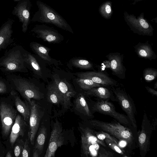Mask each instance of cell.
<instances>
[{"label": "cell", "instance_id": "f35d334b", "mask_svg": "<svg viewBox=\"0 0 157 157\" xmlns=\"http://www.w3.org/2000/svg\"><path fill=\"white\" fill-rule=\"evenodd\" d=\"M157 120L156 118H155L153 120L152 123L151 124L153 130H155L156 128Z\"/></svg>", "mask_w": 157, "mask_h": 157}, {"label": "cell", "instance_id": "8fae6325", "mask_svg": "<svg viewBox=\"0 0 157 157\" xmlns=\"http://www.w3.org/2000/svg\"><path fill=\"white\" fill-rule=\"evenodd\" d=\"M91 110L94 112L110 116L121 124L127 125L131 124L129 119L126 116L117 112L113 104L106 100L101 99L95 102Z\"/></svg>", "mask_w": 157, "mask_h": 157}, {"label": "cell", "instance_id": "5bb4252c", "mask_svg": "<svg viewBox=\"0 0 157 157\" xmlns=\"http://www.w3.org/2000/svg\"><path fill=\"white\" fill-rule=\"evenodd\" d=\"M53 82L60 93L63 100L62 108L68 109L71 106V99L76 92L71 85L59 77H54Z\"/></svg>", "mask_w": 157, "mask_h": 157}, {"label": "cell", "instance_id": "cb8c5ba5", "mask_svg": "<svg viewBox=\"0 0 157 157\" xmlns=\"http://www.w3.org/2000/svg\"><path fill=\"white\" fill-rule=\"evenodd\" d=\"M25 61L27 68L30 69L33 74L38 77L43 78V72L41 67L34 56L26 51Z\"/></svg>", "mask_w": 157, "mask_h": 157}, {"label": "cell", "instance_id": "b9f144b4", "mask_svg": "<svg viewBox=\"0 0 157 157\" xmlns=\"http://www.w3.org/2000/svg\"><path fill=\"white\" fill-rule=\"evenodd\" d=\"M157 87V82H156L155 84L154 88L155 89H156Z\"/></svg>", "mask_w": 157, "mask_h": 157}, {"label": "cell", "instance_id": "d590c367", "mask_svg": "<svg viewBox=\"0 0 157 157\" xmlns=\"http://www.w3.org/2000/svg\"><path fill=\"white\" fill-rule=\"evenodd\" d=\"M29 139L28 138L25 139L24 141L23 148L21 157H29L30 154V148L29 144Z\"/></svg>", "mask_w": 157, "mask_h": 157}, {"label": "cell", "instance_id": "d6a6232c", "mask_svg": "<svg viewBox=\"0 0 157 157\" xmlns=\"http://www.w3.org/2000/svg\"><path fill=\"white\" fill-rule=\"evenodd\" d=\"M24 144V141L21 138H18L16 141L13 149L15 156L21 157Z\"/></svg>", "mask_w": 157, "mask_h": 157}, {"label": "cell", "instance_id": "603a6c76", "mask_svg": "<svg viewBox=\"0 0 157 157\" xmlns=\"http://www.w3.org/2000/svg\"><path fill=\"white\" fill-rule=\"evenodd\" d=\"M135 51L139 57L150 60L155 59L157 56L148 43H139L134 46Z\"/></svg>", "mask_w": 157, "mask_h": 157}, {"label": "cell", "instance_id": "83f0119b", "mask_svg": "<svg viewBox=\"0 0 157 157\" xmlns=\"http://www.w3.org/2000/svg\"><path fill=\"white\" fill-rule=\"evenodd\" d=\"M99 12L101 15L105 19L111 18L113 13L112 2L107 1L103 3L100 6Z\"/></svg>", "mask_w": 157, "mask_h": 157}, {"label": "cell", "instance_id": "74e56055", "mask_svg": "<svg viewBox=\"0 0 157 157\" xmlns=\"http://www.w3.org/2000/svg\"><path fill=\"white\" fill-rule=\"evenodd\" d=\"M145 88L148 92L153 95L155 96H157V91L156 90L148 86H146Z\"/></svg>", "mask_w": 157, "mask_h": 157}, {"label": "cell", "instance_id": "4fadbf2b", "mask_svg": "<svg viewBox=\"0 0 157 157\" xmlns=\"http://www.w3.org/2000/svg\"><path fill=\"white\" fill-rule=\"evenodd\" d=\"M31 31L37 37L50 43H59L63 39L57 30L44 24L35 25Z\"/></svg>", "mask_w": 157, "mask_h": 157}, {"label": "cell", "instance_id": "ffe728a7", "mask_svg": "<svg viewBox=\"0 0 157 157\" xmlns=\"http://www.w3.org/2000/svg\"><path fill=\"white\" fill-rule=\"evenodd\" d=\"M12 25L8 23L0 29V51L6 49L13 42Z\"/></svg>", "mask_w": 157, "mask_h": 157}, {"label": "cell", "instance_id": "44dd1931", "mask_svg": "<svg viewBox=\"0 0 157 157\" xmlns=\"http://www.w3.org/2000/svg\"><path fill=\"white\" fill-rule=\"evenodd\" d=\"M46 127L42 125L40 128L33 150V157H39L42 153L47 135Z\"/></svg>", "mask_w": 157, "mask_h": 157}, {"label": "cell", "instance_id": "f546056e", "mask_svg": "<svg viewBox=\"0 0 157 157\" xmlns=\"http://www.w3.org/2000/svg\"><path fill=\"white\" fill-rule=\"evenodd\" d=\"M71 63L72 66L81 69H92L93 68L92 63L86 59H74L71 60Z\"/></svg>", "mask_w": 157, "mask_h": 157}, {"label": "cell", "instance_id": "ac0fdd59", "mask_svg": "<svg viewBox=\"0 0 157 157\" xmlns=\"http://www.w3.org/2000/svg\"><path fill=\"white\" fill-rule=\"evenodd\" d=\"M30 6L29 0H25L15 8V13L22 23V31L24 33L27 31L29 24Z\"/></svg>", "mask_w": 157, "mask_h": 157}, {"label": "cell", "instance_id": "7402d4cb", "mask_svg": "<svg viewBox=\"0 0 157 157\" xmlns=\"http://www.w3.org/2000/svg\"><path fill=\"white\" fill-rule=\"evenodd\" d=\"M30 48L35 54L43 59L52 64H56V61L49 55L50 49L36 42H32L30 44Z\"/></svg>", "mask_w": 157, "mask_h": 157}, {"label": "cell", "instance_id": "8992f818", "mask_svg": "<svg viewBox=\"0 0 157 157\" xmlns=\"http://www.w3.org/2000/svg\"><path fill=\"white\" fill-rule=\"evenodd\" d=\"M81 136V149L82 156H93L94 152L98 151L99 144L106 147L103 140L98 139L94 132L88 127H79Z\"/></svg>", "mask_w": 157, "mask_h": 157}, {"label": "cell", "instance_id": "277c9868", "mask_svg": "<svg viewBox=\"0 0 157 157\" xmlns=\"http://www.w3.org/2000/svg\"><path fill=\"white\" fill-rule=\"evenodd\" d=\"M89 123L94 128L107 132L119 140L125 142L129 147L134 145V137L131 130L119 122H107L91 119Z\"/></svg>", "mask_w": 157, "mask_h": 157}, {"label": "cell", "instance_id": "9a60e30c", "mask_svg": "<svg viewBox=\"0 0 157 157\" xmlns=\"http://www.w3.org/2000/svg\"><path fill=\"white\" fill-rule=\"evenodd\" d=\"M28 127L27 122L22 117L17 114L8 139L10 149L13 150L14 144L18 138L24 137Z\"/></svg>", "mask_w": 157, "mask_h": 157}, {"label": "cell", "instance_id": "30bf717a", "mask_svg": "<svg viewBox=\"0 0 157 157\" xmlns=\"http://www.w3.org/2000/svg\"><path fill=\"white\" fill-rule=\"evenodd\" d=\"M29 105L30 109V114L27 135L31 144L33 145L40 122L44 114V110L38 103L33 100L31 101Z\"/></svg>", "mask_w": 157, "mask_h": 157}, {"label": "cell", "instance_id": "9c48e42d", "mask_svg": "<svg viewBox=\"0 0 157 157\" xmlns=\"http://www.w3.org/2000/svg\"><path fill=\"white\" fill-rule=\"evenodd\" d=\"M153 130L150 120L147 114L144 113L141 129L138 133V144L140 155L144 157L150 150V139Z\"/></svg>", "mask_w": 157, "mask_h": 157}, {"label": "cell", "instance_id": "52a82bcc", "mask_svg": "<svg viewBox=\"0 0 157 157\" xmlns=\"http://www.w3.org/2000/svg\"><path fill=\"white\" fill-rule=\"evenodd\" d=\"M124 14L125 21L134 33L143 36L153 35L154 29L144 18L143 13L137 17L126 11L124 12Z\"/></svg>", "mask_w": 157, "mask_h": 157}, {"label": "cell", "instance_id": "6da1fadb", "mask_svg": "<svg viewBox=\"0 0 157 157\" xmlns=\"http://www.w3.org/2000/svg\"><path fill=\"white\" fill-rule=\"evenodd\" d=\"M26 51L20 45H15L7 50L0 58V70L7 74L28 72L25 61Z\"/></svg>", "mask_w": 157, "mask_h": 157}, {"label": "cell", "instance_id": "e575fe53", "mask_svg": "<svg viewBox=\"0 0 157 157\" xmlns=\"http://www.w3.org/2000/svg\"><path fill=\"white\" fill-rule=\"evenodd\" d=\"M104 140L106 144L114 151L121 155H125L124 151L120 148L119 145L117 144L109 139L105 138Z\"/></svg>", "mask_w": 157, "mask_h": 157}, {"label": "cell", "instance_id": "f6af8a7d", "mask_svg": "<svg viewBox=\"0 0 157 157\" xmlns=\"http://www.w3.org/2000/svg\"></svg>", "mask_w": 157, "mask_h": 157}, {"label": "cell", "instance_id": "7bdbcfd3", "mask_svg": "<svg viewBox=\"0 0 157 157\" xmlns=\"http://www.w3.org/2000/svg\"><path fill=\"white\" fill-rule=\"evenodd\" d=\"M0 123H1V122H0Z\"/></svg>", "mask_w": 157, "mask_h": 157}, {"label": "cell", "instance_id": "ee69618b", "mask_svg": "<svg viewBox=\"0 0 157 157\" xmlns=\"http://www.w3.org/2000/svg\"></svg>", "mask_w": 157, "mask_h": 157}, {"label": "cell", "instance_id": "f1b7e54d", "mask_svg": "<svg viewBox=\"0 0 157 157\" xmlns=\"http://www.w3.org/2000/svg\"><path fill=\"white\" fill-rule=\"evenodd\" d=\"M75 80L80 87L86 91L95 87L104 86L102 85L95 83L89 79L78 77Z\"/></svg>", "mask_w": 157, "mask_h": 157}, {"label": "cell", "instance_id": "5b68a950", "mask_svg": "<svg viewBox=\"0 0 157 157\" xmlns=\"http://www.w3.org/2000/svg\"><path fill=\"white\" fill-rule=\"evenodd\" d=\"M0 98L1 137L3 140H6L9 138L17 115V110L10 95L7 97Z\"/></svg>", "mask_w": 157, "mask_h": 157}, {"label": "cell", "instance_id": "484cf974", "mask_svg": "<svg viewBox=\"0 0 157 157\" xmlns=\"http://www.w3.org/2000/svg\"><path fill=\"white\" fill-rule=\"evenodd\" d=\"M84 94L88 96H94L103 100L108 99L111 96L110 90L104 86L93 88L86 91Z\"/></svg>", "mask_w": 157, "mask_h": 157}, {"label": "cell", "instance_id": "d4e9b609", "mask_svg": "<svg viewBox=\"0 0 157 157\" xmlns=\"http://www.w3.org/2000/svg\"><path fill=\"white\" fill-rule=\"evenodd\" d=\"M75 109L78 111L88 117L92 116L84 95L82 93L77 95L74 102Z\"/></svg>", "mask_w": 157, "mask_h": 157}, {"label": "cell", "instance_id": "8d00e7d4", "mask_svg": "<svg viewBox=\"0 0 157 157\" xmlns=\"http://www.w3.org/2000/svg\"><path fill=\"white\" fill-rule=\"evenodd\" d=\"M98 155L99 157H113L114 156V153L107 151L101 147L99 148Z\"/></svg>", "mask_w": 157, "mask_h": 157}, {"label": "cell", "instance_id": "836d02e7", "mask_svg": "<svg viewBox=\"0 0 157 157\" xmlns=\"http://www.w3.org/2000/svg\"><path fill=\"white\" fill-rule=\"evenodd\" d=\"M94 132L96 136L99 139L103 140L105 138H108L113 141L117 144L119 145V142L118 140L109 134L102 131Z\"/></svg>", "mask_w": 157, "mask_h": 157}, {"label": "cell", "instance_id": "e0dca14e", "mask_svg": "<svg viewBox=\"0 0 157 157\" xmlns=\"http://www.w3.org/2000/svg\"><path fill=\"white\" fill-rule=\"evenodd\" d=\"M78 78L87 79L105 86H113L117 82L103 73L96 71L79 72L75 74Z\"/></svg>", "mask_w": 157, "mask_h": 157}, {"label": "cell", "instance_id": "7a4b0ae2", "mask_svg": "<svg viewBox=\"0 0 157 157\" xmlns=\"http://www.w3.org/2000/svg\"><path fill=\"white\" fill-rule=\"evenodd\" d=\"M36 5L38 10L33 18L32 20L33 21L51 24L73 33V30L70 25L54 9L40 0L37 1Z\"/></svg>", "mask_w": 157, "mask_h": 157}, {"label": "cell", "instance_id": "ab89813d", "mask_svg": "<svg viewBox=\"0 0 157 157\" xmlns=\"http://www.w3.org/2000/svg\"><path fill=\"white\" fill-rule=\"evenodd\" d=\"M5 157H12V154L11 150H9L6 154L5 155Z\"/></svg>", "mask_w": 157, "mask_h": 157}, {"label": "cell", "instance_id": "d6986e66", "mask_svg": "<svg viewBox=\"0 0 157 157\" xmlns=\"http://www.w3.org/2000/svg\"><path fill=\"white\" fill-rule=\"evenodd\" d=\"M10 95L14 101L16 108L27 122L29 120L30 109L29 104L23 101L20 98L18 93L13 89L11 91Z\"/></svg>", "mask_w": 157, "mask_h": 157}, {"label": "cell", "instance_id": "4316f807", "mask_svg": "<svg viewBox=\"0 0 157 157\" xmlns=\"http://www.w3.org/2000/svg\"><path fill=\"white\" fill-rule=\"evenodd\" d=\"M47 98L48 101L52 104L57 105L62 104L61 96L54 82L48 87Z\"/></svg>", "mask_w": 157, "mask_h": 157}, {"label": "cell", "instance_id": "60d3db41", "mask_svg": "<svg viewBox=\"0 0 157 157\" xmlns=\"http://www.w3.org/2000/svg\"><path fill=\"white\" fill-rule=\"evenodd\" d=\"M133 0V1H134V2H140V1H143V0Z\"/></svg>", "mask_w": 157, "mask_h": 157}, {"label": "cell", "instance_id": "4dcf8cb0", "mask_svg": "<svg viewBox=\"0 0 157 157\" xmlns=\"http://www.w3.org/2000/svg\"><path fill=\"white\" fill-rule=\"evenodd\" d=\"M143 76L144 80L147 82H151L156 78L157 77V70L149 67L144 70Z\"/></svg>", "mask_w": 157, "mask_h": 157}, {"label": "cell", "instance_id": "ba28073f", "mask_svg": "<svg viewBox=\"0 0 157 157\" xmlns=\"http://www.w3.org/2000/svg\"><path fill=\"white\" fill-rule=\"evenodd\" d=\"M112 91L115 94L122 109L125 112L131 125L135 128L137 127L135 114L136 108L130 96L120 87L112 86Z\"/></svg>", "mask_w": 157, "mask_h": 157}, {"label": "cell", "instance_id": "7c38bea8", "mask_svg": "<svg viewBox=\"0 0 157 157\" xmlns=\"http://www.w3.org/2000/svg\"><path fill=\"white\" fill-rule=\"evenodd\" d=\"M61 124L56 120L53 124L48 146L44 157H54L57 149L63 145L64 137Z\"/></svg>", "mask_w": 157, "mask_h": 157}, {"label": "cell", "instance_id": "3957f363", "mask_svg": "<svg viewBox=\"0 0 157 157\" xmlns=\"http://www.w3.org/2000/svg\"><path fill=\"white\" fill-rule=\"evenodd\" d=\"M6 78L12 89L17 91L29 105L32 99L40 100L44 95L34 84L27 79L19 75L7 74Z\"/></svg>", "mask_w": 157, "mask_h": 157}, {"label": "cell", "instance_id": "1f68e13d", "mask_svg": "<svg viewBox=\"0 0 157 157\" xmlns=\"http://www.w3.org/2000/svg\"><path fill=\"white\" fill-rule=\"evenodd\" d=\"M13 89L9 82L2 77H0V94L10 93Z\"/></svg>", "mask_w": 157, "mask_h": 157}, {"label": "cell", "instance_id": "2e32d148", "mask_svg": "<svg viewBox=\"0 0 157 157\" xmlns=\"http://www.w3.org/2000/svg\"><path fill=\"white\" fill-rule=\"evenodd\" d=\"M106 57L112 74L120 79L125 78L126 69L123 64V55L118 52L111 53Z\"/></svg>", "mask_w": 157, "mask_h": 157}]
</instances>
